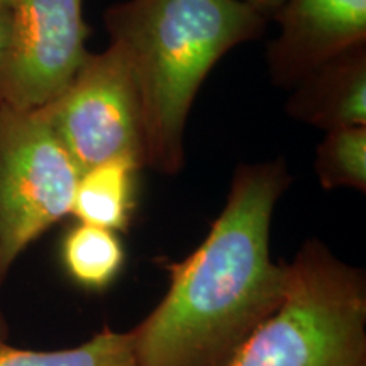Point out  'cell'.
I'll return each mask as SVG.
<instances>
[{"mask_svg":"<svg viewBox=\"0 0 366 366\" xmlns=\"http://www.w3.org/2000/svg\"><path fill=\"white\" fill-rule=\"evenodd\" d=\"M292 89V119L326 132L366 126V43L327 59Z\"/></svg>","mask_w":366,"mask_h":366,"instance_id":"obj_8","label":"cell"},{"mask_svg":"<svg viewBox=\"0 0 366 366\" xmlns=\"http://www.w3.org/2000/svg\"><path fill=\"white\" fill-rule=\"evenodd\" d=\"M104 21L136 89L144 167L177 175L200 85L234 46L259 38L267 19L241 0H126Z\"/></svg>","mask_w":366,"mask_h":366,"instance_id":"obj_2","label":"cell"},{"mask_svg":"<svg viewBox=\"0 0 366 366\" xmlns=\"http://www.w3.org/2000/svg\"><path fill=\"white\" fill-rule=\"evenodd\" d=\"M292 183L282 158L241 164L194 253L168 264L163 300L132 329L136 366H226L282 304L288 267L269 253L274 205Z\"/></svg>","mask_w":366,"mask_h":366,"instance_id":"obj_1","label":"cell"},{"mask_svg":"<svg viewBox=\"0 0 366 366\" xmlns=\"http://www.w3.org/2000/svg\"><path fill=\"white\" fill-rule=\"evenodd\" d=\"M39 111L80 172L117 158L144 168L139 104L116 46L86 54L70 85Z\"/></svg>","mask_w":366,"mask_h":366,"instance_id":"obj_5","label":"cell"},{"mask_svg":"<svg viewBox=\"0 0 366 366\" xmlns=\"http://www.w3.org/2000/svg\"><path fill=\"white\" fill-rule=\"evenodd\" d=\"M363 366H366V365H363Z\"/></svg>","mask_w":366,"mask_h":366,"instance_id":"obj_15","label":"cell"},{"mask_svg":"<svg viewBox=\"0 0 366 366\" xmlns=\"http://www.w3.org/2000/svg\"><path fill=\"white\" fill-rule=\"evenodd\" d=\"M288 267L282 304L237 347L226 366L366 365L363 269L307 241Z\"/></svg>","mask_w":366,"mask_h":366,"instance_id":"obj_3","label":"cell"},{"mask_svg":"<svg viewBox=\"0 0 366 366\" xmlns=\"http://www.w3.org/2000/svg\"><path fill=\"white\" fill-rule=\"evenodd\" d=\"M246 6L254 9L256 12H259L264 19H273V16L277 14L278 9L283 6L285 0H241Z\"/></svg>","mask_w":366,"mask_h":366,"instance_id":"obj_14","label":"cell"},{"mask_svg":"<svg viewBox=\"0 0 366 366\" xmlns=\"http://www.w3.org/2000/svg\"><path fill=\"white\" fill-rule=\"evenodd\" d=\"M84 0H16L11 46L0 56V104L44 107L70 85L86 58Z\"/></svg>","mask_w":366,"mask_h":366,"instance_id":"obj_6","label":"cell"},{"mask_svg":"<svg viewBox=\"0 0 366 366\" xmlns=\"http://www.w3.org/2000/svg\"><path fill=\"white\" fill-rule=\"evenodd\" d=\"M124 246L117 232L76 222L61 242V262L76 285L100 292L116 280L124 264Z\"/></svg>","mask_w":366,"mask_h":366,"instance_id":"obj_10","label":"cell"},{"mask_svg":"<svg viewBox=\"0 0 366 366\" xmlns=\"http://www.w3.org/2000/svg\"><path fill=\"white\" fill-rule=\"evenodd\" d=\"M0 366H136L131 332L104 329L70 350L34 351L9 345L7 322L0 314Z\"/></svg>","mask_w":366,"mask_h":366,"instance_id":"obj_11","label":"cell"},{"mask_svg":"<svg viewBox=\"0 0 366 366\" xmlns=\"http://www.w3.org/2000/svg\"><path fill=\"white\" fill-rule=\"evenodd\" d=\"M273 19L280 33L267 61L280 86L292 89L327 59L366 43V0H285Z\"/></svg>","mask_w":366,"mask_h":366,"instance_id":"obj_7","label":"cell"},{"mask_svg":"<svg viewBox=\"0 0 366 366\" xmlns=\"http://www.w3.org/2000/svg\"><path fill=\"white\" fill-rule=\"evenodd\" d=\"M315 175L322 189L366 190V126L327 131L315 151Z\"/></svg>","mask_w":366,"mask_h":366,"instance_id":"obj_12","label":"cell"},{"mask_svg":"<svg viewBox=\"0 0 366 366\" xmlns=\"http://www.w3.org/2000/svg\"><path fill=\"white\" fill-rule=\"evenodd\" d=\"M16 22V0H0V56L11 46Z\"/></svg>","mask_w":366,"mask_h":366,"instance_id":"obj_13","label":"cell"},{"mask_svg":"<svg viewBox=\"0 0 366 366\" xmlns=\"http://www.w3.org/2000/svg\"><path fill=\"white\" fill-rule=\"evenodd\" d=\"M141 164L129 158L109 159L80 172L70 216L76 222L121 232L131 226Z\"/></svg>","mask_w":366,"mask_h":366,"instance_id":"obj_9","label":"cell"},{"mask_svg":"<svg viewBox=\"0 0 366 366\" xmlns=\"http://www.w3.org/2000/svg\"><path fill=\"white\" fill-rule=\"evenodd\" d=\"M79 175L39 109L0 104V288L19 256L70 216Z\"/></svg>","mask_w":366,"mask_h":366,"instance_id":"obj_4","label":"cell"}]
</instances>
